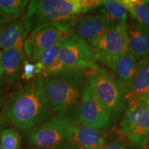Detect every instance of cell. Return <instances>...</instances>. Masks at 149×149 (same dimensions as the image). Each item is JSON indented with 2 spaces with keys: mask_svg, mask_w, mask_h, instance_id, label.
<instances>
[{
  "mask_svg": "<svg viewBox=\"0 0 149 149\" xmlns=\"http://www.w3.org/2000/svg\"><path fill=\"white\" fill-rule=\"evenodd\" d=\"M46 96L42 77L28 81L9 98L3 117L19 133L29 132L44 124L53 111Z\"/></svg>",
  "mask_w": 149,
  "mask_h": 149,
  "instance_id": "6da1fadb",
  "label": "cell"
},
{
  "mask_svg": "<svg viewBox=\"0 0 149 149\" xmlns=\"http://www.w3.org/2000/svg\"><path fill=\"white\" fill-rule=\"evenodd\" d=\"M106 0H34L30 1L23 21L26 31L33 32L50 25L68 26Z\"/></svg>",
  "mask_w": 149,
  "mask_h": 149,
  "instance_id": "7a4b0ae2",
  "label": "cell"
},
{
  "mask_svg": "<svg viewBox=\"0 0 149 149\" xmlns=\"http://www.w3.org/2000/svg\"><path fill=\"white\" fill-rule=\"evenodd\" d=\"M86 74L65 72L43 78L50 105L59 116L70 119L77 124L81 106Z\"/></svg>",
  "mask_w": 149,
  "mask_h": 149,
  "instance_id": "3957f363",
  "label": "cell"
},
{
  "mask_svg": "<svg viewBox=\"0 0 149 149\" xmlns=\"http://www.w3.org/2000/svg\"><path fill=\"white\" fill-rule=\"evenodd\" d=\"M98 101L114 122L125 111L130 93L113 72L100 66L86 78Z\"/></svg>",
  "mask_w": 149,
  "mask_h": 149,
  "instance_id": "277c9868",
  "label": "cell"
},
{
  "mask_svg": "<svg viewBox=\"0 0 149 149\" xmlns=\"http://www.w3.org/2000/svg\"><path fill=\"white\" fill-rule=\"evenodd\" d=\"M97 61L92 46L70 32L57 60L46 76L65 72H82L88 75L100 68Z\"/></svg>",
  "mask_w": 149,
  "mask_h": 149,
  "instance_id": "5b68a950",
  "label": "cell"
},
{
  "mask_svg": "<svg viewBox=\"0 0 149 149\" xmlns=\"http://www.w3.org/2000/svg\"><path fill=\"white\" fill-rule=\"evenodd\" d=\"M118 132L132 148L142 149L149 144V107L146 102L129 100Z\"/></svg>",
  "mask_w": 149,
  "mask_h": 149,
  "instance_id": "8992f818",
  "label": "cell"
},
{
  "mask_svg": "<svg viewBox=\"0 0 149 149\" xmlns=\"http://www.w3.org/2000/svg\"><path fill=\"white\" fill-rule=\"evenodd\" d=\"M75 126L70 119L53 117L29 131L26 143L29 149H46L71 142L74 141Z\"/></svg>",
  "mask_w": 149,
  "mask_h": 149,
  "instance_id": "52a82bcc",
  "label": "cell"
},
{
  "mask_svg": "<svg viewBox=\"0 0 149 149\" xmlns=\"http://www.w3.org/2000/svg\"><path fill=\"white\" fill-rule=\"evenodd\" d=\"M128 29L126 24H118L89 44L94 49L97 61L111 69L119 57L128 51Z\"/></svg>",
  "mask_w": 149,
  "mask_h": 149,
  "instance_id": "ba28073f",
  "label": "cell"
},
{
  "mask_svg": "<svg viewBox=\"0 0 149 149\" xmlns=\"http://www.w3.org/2000/svg\"><path fill=\"white\" fill-rule=\"evenodd\" d=\"M68 26L50 25L30 33L23 44L27 60L36 62L47 50L70 32Z\"/></svg>",
  "mask_w": 149,
  "mask_h": 149,
  "instance_id": "9c48e42d",
  "label": "cell"
},
{
  "mask_svg": "<svg viewBox=\"0 0 149 149\" xmlns=\"http://www.w3.org/2000/svg\"><path fill=\"white\" fill-rule=\"evenodd\" d=\"M113 122L111 117L98 101L86 79L77 123L105 130L111 127Z\"/></svg>",
  "mask_w": 149,
  "mask_h": 149,
  "instance_id": "30bf717a",
  "label": "cell"
},
{
  "mask_svg": "<svg viewBox=\"0 0 149 149\" xmlns=\"http://www.w3.org/2000/svg\"><path fill=\"white\" fill-rule=\"evenodd\" d=\"M118 25L100 13L81 16L72 22L70 33L91 44L106 31Z\"/></svg>",
  "mask_w": 149,
  "mask_h": 149,
  "instance_id": "8fae6325",
  "label": "cell"
},
{
  "mask_svg": "<svg viewBox=\"0 0 149 149\" xmlns=\"http://www.w3.org/2000/svg\"><path fill=\"white\" fill-rule=\"evenodd\" d=\"M26 38V37H22L13 47L1 54L0 85L3 88H10L19 78L22 64L25 59L23 44Z\"/></svg>",
  "mask_w": 149,
  "mask_h": 149,
  "instance_id": "7c38bea8",
  "label": "cell"
},
{
  "mask_svg": "<svg viewBox=\"0 0 149 149\" xmlns=\"http://www.w3.org/2000/svg\"><path fill=\"white\" fill-rule=\"evenodd\" d=\"M139 59L127 51L119 57L111 68L129 93L133 88Z\"/></svg>",
  "mask_w": 149,
  "mask_h": 149,
  "instance_id": "4fadbf2b",
  "label": "cell"
},
{
  "mask_svg": "<svg viewBox=\"0 0 149 149\" xmlns=\"http://www.w3.org/2000/svg\"><path fill=\"white\" fill-rule=\"evenodd\" d=\"M128 51L137 58L149 57V26L136 24L128 29Z\"/></svg>",
  "mask_w": 149,
  "mask_h": 149,
  "instance_id": "5bb4252c",
  "label": "cell"
},
{
  "mask_svg": "<svg viewBox=\"0 0 149 149\" xmlns=\"http://www.w3.org/2000/svg\"><path fill=\"white\" fill-rule=\"evenodd\" d=\"M106 135L104 130L77 123L74 136V144L84 149H103Z\"/></svg>",
  "mask_w": 149,
  "mask_h": 149,
  "instance_id": "9a60e30c",
  "label": "cell"
},
{
  "mask_svg": "<svg viewBox=\"0 0 149 149\" xmlns=\"http://www.w3.org/2000/svg\"><path fill=\"white\" fill-rule=\"evenodd\" d=\"M149 99V57L139 59L129 100L147 101Z\"/></svg>",
  "mask_w": 149,
  "mask_h": 149,
  "instance_id": "2e32d148",
  "label": "cell"
},
{
  "mask_svg": "<svg viewBox=\"0 0 149 149\" xmlns=\"http://www.w3.org/2000/svg\"><path fill=\"white\" fill-rule=\"evenodd\" d=\"M27 36L23 21L14 19L0 26V51L1 53L13 48L20 39Z\"/></svg>",
  "mask_w": 149,
  "mask_h": 149,
  "instance_id": "e0dca14e",
  "label": "cell"
},
{
  "mask_svg": "<svg viewBox=\"0 0 149 149\" xmlns=\"http://www.w3.org/2000/svg\"><path fill=\"white\" fill-rule=\"evenodd\" d=\"M137 25L149 26V1L119 0Z\"/></svg>",
  "mask_w": 149,
  "mask_h": 149,
  "instance_id": "ac0fdd59",
  "label": "cell"
},
{
  "mask_svg": "<svg viewBox=\"0 0 149 149\" xmlns=\"http://www.w3.org/2000/svg\"><path fill=\"white\" fill-rule=\"evenodd\" d=\"M100 12L107 17L110 20L116 24H126L128 17V11L119 0H106Z\"/></svg>",
  "mask_w": 149,
  "mask_h": 149,
  "instance_id": "d6986e66",
  "label": "cell"
},
{
  "mask_svg": "<svg viewBox=\"0 0 149 149\" xmlns=\"http://www.w3.org/2000/svg\"><path fill=\"white\" fill-rule=\"evenodd\" d=\"M67 35L61 38L57 44H55V45L47 50L41 56L39 60L36 61L37 64L40 65L41 69H42V73H41L40 77H46L49 70L55 63Z\"/></svg>",
  "mask_w": 149,
  "mask_h": 149,
  "instance_id": "ffe728a7",
  "label": "cell"
},
{
  "mask_svg": "<svg viewBox=\"0 0 149 149\" xmlns=\"http://www.w3.org/2000/svg\"><path fill=\"white\" fill-rule=\"evenodd\" d=\"M29 2L26 0H0V8L7 15L18 18Z\"/></svg>",
  "mask_w": 149,
  "mask_h": 149,
  "instance_id": "44dd1931",
  "label": "cell"
},
{
  "mask_svg": "<svg viewBox=\"0 0 149 149\" xmlns=\"http://www.w3.org/2000/svg\"><path fill=\"white\" fill-rule=\"evenodd\" d=\"M0 142L3 149H20L21 137L16 130L4 129L0 134Z\"/></svg>",
  "mask_w": 149,
  "mask_h": 149,
  "instance_id": "7402d4cb",
  "label": "cell"
},
{
  "mask_svg": "<svg viewBox=\"0 0 149 149\" xmlns=\"http://www.w3.org/2000/svg\"><path fill=\"white\" fill-rule=\"evenodd\" d=\"M21 73L22 79L26 80L28 81L34 79L37 75L38 77H40L41 73H42V69H41L40 65L37 62L33 64L25 59L22 66Z\"/></svg>",
  "mask_w": 149,
  "mask_h": 149,
  "instance_id": "603a6c76",
  "label": "cell"
},
{
  "mask_svg": "<svg viewBox=\"0 0 149 149\" xmlns=\"http://www.w3.org/2000/svg\"><path fill=\"white\" fill-rule=\"evenodd\" d=\"M103 149H127L124 141L121 140H113L106 143Z\"/></svg>",
  "mask_w": 149,
  "mask_h": 149,
  "instance_id": "cb8c5ba5",
  "label": "cell"
},
{
  "mask_svg": "<svg viewBox=\"0 0 149 149\" xmlns=\"http://www.w3.org/2000/svg\"><path fill=\"white\" fill-rule=\"evenodd\" d=\"M17 19V18H14L13 17L8 16L7 15H6L1 10V9L0 8V25H2L6 23H8V22L11 21L12 19Z\"/></svg>",
  "mask_w": 149,
  "mask_h": 149,
  "instance_id": "d4e9b609",
  "label": "cell"
},
{
  "mask_svg": "<svg viewBox=\"0 0 149 149\" xmlns=\"http://www.w3.org/2000/svg\"><path fill=\"white\" fill-rule=\"evenodd\" d=\"M74 141H71V142L66 143V144L59 145V146L53 147V148H46V149H74Z\"/></svg>",
  "mask_w": 149,
  "mask_h": 149,
  "instance_id": "484cf974",
  "label": "cell"
},
{
  "mask_svg": "<svg viewBox=\"0 0 149 149\" xmlns=\"http://www.w3.org/2000/svg\"><path fill=\"white\" fill-rule=\"evenodd\" d=\"M6 120H5L3 115L0 114V134L4 130L3 129V127L6 125Z\"/></svg>",
  "mask_w": 149,
  "mask_h": 149,
  "instance_id": "4316f807",
  "label": "cell"
},
{
  "mask_svg": "<svg viewBox=\"0 0 149 149\" xmlns=\"http://www.w3.org/2000/svg\"><path fill=\"white\" fill-rule=\"evenodd\" d=\"M3 91L1 90V88H0V104L1 103L3 100Z\"/></svg>",
  "mask_w": 149,
  "mask_h": 149,
  "instance_id": "83f0119b",
  "label": "cell"
},
{
  "mask_svg": "<svg viewBox=\"0 0 149 149\" xmlns=\"http://www.w3.org/2000/svg\"><path fill=\"white\" fill-rule=\"evenodd\" d=\"M74 149H84V148H82V147L78 146V145L74 144Z\"/></svg>",
  "mask_w": 149,
  "mask_h": 149,
  "instance_id": "f1b7e54d",
  "label": "cell"
},
{
  "mask_svg": "<svg viewBox=\"0 0 149 149\" xmlns=\"http://www.w3.org/2000/svg\"><path fill=\"white\" fill-rule=\"evenodd\" d=\"M1 54H2V53H1V51H0V64H1Z\"/></svg>",
  "mask_w": 149,
  "mask_h": 149,
  "instance_id": "f546056e",
  "label": "cell"
},
{
  "mask_svg": "<svg viewBox=\"0 0 149 149\" xmlns=\"http://www.w3.org/2000/svg\"><path fill=\"white\" fill-rule=\"evenodd\" d=\"M0 149H3V148L2 147V146H1V142H0Z\"/></svg>",
  "mask_w": 149,
  "mask_h": 149,
  "instance_id": "4dcf8cb0",
  "label": "cell"
},
{
  "mask_svg": "<svg viewBox=\"0 0 149 149\" xmlns=\"http://www.w3.org/2000/svg\"><path fill=\"white\" fill-rule=\"evenodd\" d=\"M146 102L147 104H148V107H149V99H148V100H147V101H146Z\"/></svg>",
  "mask_w": 149,
  "mask_h": 149,
  "instance_id": "1f68e13d",
  "label": "cell"
},
{
  "mask_svg": "<svg viewBox=\"0 0 149 149\" xmlns=\"http://www.w3.org/2000/svg\"><path fill=\"white\" fill-rule=\"evenodd\" d=\"M148 149H149V148H148Z\"/></svg>",
  "mask_w": 149,
  "mask_h": 149,
  "instance_id": "d6a6232c",
  "label": "cell"
}]
</instances>
